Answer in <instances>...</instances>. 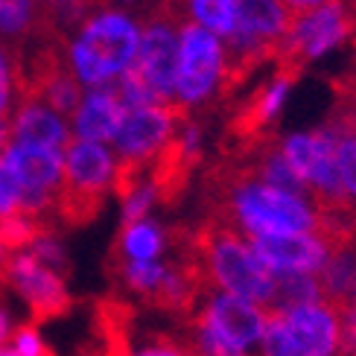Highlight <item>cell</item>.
Masks as SVG:
<instances>
[{
	"label": "cell",
	"instance_id": "1",
	"mask_svg": "<svg viewBox=\"0 0 356 356\" xmlns=\"http://www.w3.org/2000/svg\"><path fill=\"white\" fill-rule=\"evenodd\" d=\"M207 216L243 236L257 234H321L313 204L266 184L243 158H219L202 181Z\"/></svg>",
	"mask_w": 356,
	"mask_h": 356
},
{
	"label": "cell",
	"instance_id": "2",
	"mask_svg": "<svg viewBox=\"0 0 356 356\" xmlns=\"http://www.w3.org/2000/svg\"><path fill=\"white\" fill-rule=\"evenodd\" d=\"M190 245L213 286L263 307L272 304L275 272L254 254L243 234L207 216L196 228H190Z\"/></svg>",
	"mask_w": 356,
	"mask_h": 356
},
{
	"label": "cell",
	"instance_id": "3",
	"mask_svg": "<svg viewBox=\"0 0 356 356\" xmlns=\"http://www.w3.org/2000/svg\"><path fill=\"white\" fill-rule=\"evenodd\" d=\"M140 33L123 12L106 9L82 24L79 38L70 44V67L85 85H106L135 62Z\"/></svg>",
	"mask_w": 356,
	"mask_h": 356
},
{
	"label": "cell",
	"instance_id": "4",
	"mask_svg": "<svg viewBox=\"0 0 356 356\" xmlns=\"http://www.w3.org/2000/svg\"><path fill=\"white\" fill-rule=\"evenodd\" d=\"M114 184V158L106 146L70 140L65 149V175L56 193V216L65 225H88L106 204V193Z\"/></svg>",
	"mask_w": 356,
	"mask_h": 356
},
{
	"label": "cell",
	"instance_id": "5",
	"mask_svg": "<svg viewBox=\"0 0 356 356\" xmlns=\"http://www.w3.org/2000/svg\"><path fill=\"white\" fill-rule=\"evenodd\" d=\"M353 35L356 12L348 6V0H333V3H324L313 12L289 15L286 35L275 56V73L286 76L289 82H298L313 58Z\"/></svg>",
	"mask_w": 356,
	"mask_h": 356
},
{
	"label": "cell",
	"instance_id": "6",
	"mask_svg": "<svg viewBox=\"0 0 356 356\" xmlns=\"http://www.w3.org/2000/svg\"><path fill=\"white\" fill-rule=\"evenodd\" d=\"M222 76V41L196 21H184L178 29V67L175 99L187 108L216 97Z\"/></svg>",
	"mask_w": 356,
	"mask_h": 356
},
{
	"label": "cell",
	"instance_id": "7",
	"mask_svg": "<svg viewBox=\"0 0 356 356\" xmlns=\"http://www.w3.org/2000/svg\"><path fill=\"white\" fill-rule=\"evenodd\" d=\"M190 120H193V114L184 102L126 111L120 131H117V138H114L117 161H135V164L152 167V161L164 149V143L178 129H184Z\"/></svg>",
	"mask_w": 356,
	"mask_h": 356
},
{
	"label": "cell",
	"instance_id": "8",
	"mask_svg": "<svg viewBox=\"0 0 356 356\" xmlns=\"http://www.w3.org/2000/svg\"><path fill=\"white\" fill-rule=\"evenodd\" d=\"M175 29H181L178 21L164 18L161 12L149 9L146 24L140 29V47L135 56V65L140 76L155 94L158 106H175V67H178V38Z\"/></svg>",
	"mask_w": 356,
	"mask_h": 356
},
{
	"label": "cell",
	"instance_id": "9",
	"mask_svg": "<svg viewBox=\"0 0 356 356\" xmlns=\"http://www.w3.org/2000/svg\"><path fill=\"white\" fill-rule=\"evenodd\" d=\"M3 284L15 286L24 295L35 324L58 318L70 309V295L65 289L62 275L53 272L50 266H44L33 254H24V251L12 254V260L3 269Z\"/></svg>",
	"mask_w": 356,
	"mask_h": 356
},
{
	"label": "cell",
	"instance_id": "10",
	"mask_svg": "<svg viewBox=\"0 0 356 356\" xmlns=\"http://www.w3.org/2000/svg\"><path fill=\"white\" fill-rule=\"evenodd\" d=\"M199 158H202V126L196 120H190L164 143V149L155 155L149 167V184L161 204L170 207L184 196Z\"/></svg>",
	"mask_w": 356,
	"mask_h": 356
},
{
	"label": "cell",
	"instance_id": "11",
	"mask_svg": "<svg viewBox=\"0 0 356 356\" xmlns=\"http://www.w3.org/2000/svg\"><path fill=\"white\" fill-rule=\"evenodd\" d=\"M245 240L272 272L318 275L330 257V245L316 234H257Z\"/></svg>",
	"mask_w": 356,
	"mask_h": 356
},
{
	"label": "cell",
	"instance_id": "12",
	"mask_svg": "<svg viewBox=\"0 0 356 356\" xmlns=\"http://www.w3.org/2000/svg\"><path fill=\"white\" fill-rule=\"evenodd\" d=\"M199 321L245 353L254 345H260L266 330V313L260 309V304L245 301L240 295H228V292H216L199 313Z\"/></svg>",
	"mask_w": 356,
	"mask_h": 356
},
{
	"label": "cell",
	"instance_id": "13",
	"mask_svg": "<svg viewBox=\"0 0 356 356\" xmlns=\"http://www.w3.org/2000/svg\"><path fill=\"white\" fill-rule=\"evenodd\" d=\"M284 316L295 345H298V356H336V350L342 348L339 316L327 304H307Z\"/></svg>",
	"mask_w": 356,
	"mask_h": 356
},
{
	"label": "cell",
	"instance_id": "14",
	"mask_svg": "<svg viewBox=\"0 0 356 356\" xmlns=\"http://www.w3.org/2000/svg\"><path fill=\"white\" fill-rule=\"evenodd\" d=\"M12 140L18 146H41V149L65 155L73 138L62 117L50 111L44 102H18L12 114Z\"/></svg>",
	"mask_w": 356,
	"mask_h": 356
},
{
	"label": "cell",
	"instance_id": "15",
	"mask_svg": "<svg viewBox=\"0 0 356 356\" xmlns=\"http://www.w3.org/2000/svg\"><path fill=\"white\" fill-rule=\"evenodd\" d=\"M9 170L18 175V181L24 190L33 193H58L62 187V175H65V155L53 152V149H41V146H18L12 143L3 152Z\"/></svg>",
	"mask_w": 356,
	"mask_h": 356
},
{
	"label": "cell",
	"instance_id": "16",
	"mask_svg": "<svg viewBox=\"0 0 356 356\" xmlns=\"http://www.w3.org/2000/svg\"><path fill=\"white\" fill-rule=\"evenodd\" d=\"M126 117V106L117 88H97L85 99L79 111L73 114V129H76L79 140L88 143H106L114 140L117 131H120V123Z\"/></svg>",
	"mask_w": 356,
	"mask_h": 356
},
{
	"label": "cell",
	"instance_id": "17",
	"mask_svg": "<svg viewBox=\"0 0 356 356\" xmlns=\"http://www.w3.org/2000/svg\"><path fill=\"white\" fill-rule=\"evenodd\" d=\"M318 286H321V301L330 309L345 313V309L353 304V289H356V240L330 251L327 263L321 266Z\"/></svg>",
	"mask_w": 356,
	"mask_h": 356
},
{
	"label": "cell",
	"instance_id": "18",
	"mask_svg": "<svg viewBox=\"0 0 356 356\" xmlns=\"http://www.w3.org/2000/svg\"><path fill=\"white\" fill-rule=\"evenodd\" d=\"M236 24L280 50L289 24V9L284 0H236Z\"/></svg>",
	"mask_w": 356,
	"mask_h": 356
},
{
	"label": "cell",
	"instance_id": "19",
	"mask_svg": "<svg viewBox=\"0 0 356 356\" xmlns=\"http://www.w3.org/2000/svg\"><path fill=\"white\" fill-rule=\"evenodd\" d=\"M307 304H324L318 277L309 272H275V295L266 309L289 313V309H298Z\"/></svg>",
	"mask_w": 356,
	"mask_h": 356
},
{
	"label": "cell",
	"instance_id": "20",
	"mask_svg": "<svg viewBox=\"0 0 356 356\" xmlns=\"http://www.w3.org/2000/svg\"><path fill=\"white\" fill-rule=\"evenodd\" d=\"M164 245H167L164 231H161L155 222L143 219V222H138V225H129V228L120 231V240H117L114 254H120L126 260L149 263L164 251Z\"/></svg>",
	"mask_w": 356,
	"mask_h": 356
},
{
	"label": "cell",
	"instance_id": "21",
	"mask_svg": "<svg viewBox=\"0 0 356 356\" xmlns=\"http://www.w3.org/2000/svg\"><path fill=\"white\" fill-rule=\"evenodd\" d=\"M187 15L216 38H228L236 26V0H187Z\"/></svg>",
	"mask_w": 356,
	"mask_h": 356
},
{
	"label": "cell",
	"instance_id": "22",
	"mask_svg": "<svg viewBox=\"0 0 356 356\" xmlns=\"http://www.w3.org/2000/svg\"><path fill=\"white\" fill-rule=\"evenodd\" d=\"M330 88H333V111L327 114V120L342 126L356 138V67L342 73L339 79H330Z\"/></svg>",
	"mask_w": 356,
	"mask_h": 356
},
{
	"label": "cell",
	"instance_id": "23",
	"mask_svg": "<svg viewBox=\"0 0 356 356\" xmlns=\"http://www.w3.org/2000/svg\"><path fill=\"white\" fill-rule=\"evenodd\" d=\"M38 21L35 0H0V33L24 41Z\"/></svg>",
	"mask_w": 356,
	"mask_h": 356
},
{
	"label": "cell",
	"instance_id": "24",
	"mask_svg": "<svg viewBox=\"0 0 356 356\" xmlns=\"http://www.w3.org/2000/svg\"><path fill=\"white\" fill-rule=\"evenodd\" d=\"M263 356H298V345L289 333L286 316L280 309H266V330L260 339Z\"/></svg>",
	"mask_w": 356,
	"mask_h": 356
},
{
	"label": "cell",
	"instance_id": "25",
	"mask_svg": "<svg viewBox=\"0 0 356 356\" xmlns=\"http://www.w3.org/2000/svg\"><path fill=\"white\" fill-rule=\"evenodd\" d=\"M324 126H327L333 131V138H336V164H339V172H342L348 196L356 207V138L350 135V131H345L342 126L330 123V120H324Z\"/></svg>",
	"mask_w": 356,
	"mask_h": 356
},
{
	"label": "cell",
	"instance_id": "26",
	"mask_svg": "<svg viewBox=\"0 0 356 356\" xmlns=\"http://www.w3.org/2000/svg\"><path fill=\"white\" fill-rule=\"evenodd\" d=\"M21 196H24V187L18 181V175L9 170L6 161H0V216L18 213L21 211Z\"/></svg>",
	"mask_w": 356,
	"mask_h": 356
},
{
	"label": "cell",
	"instance_id": "27",
	"mask_svg": "<svg viewBox=\"0 0 356 356\" xmlns=\"http://www.w3.org/2000/svg\"><path fill=\"white\" fill-rule=\"evenodd\" d=\"M152 202H158V199H155V190H152V184H149V181H146L140 190H135V193H131V196L123 202V228L143 222V219H146V213H149Z\"/></svg>",
	"mask_w": 356,
	"mask_h": 356
},
{
	"label": "cell",
	"instance_id": "28",
	"mask_svg": "<svg viewBox=\"0 0 356 356\" xmlns=\"http://www.w3.org/2000/svg\"><path fill=\"white\" fill-rule=\"evenodd\" d=\"M196 333H199V348H202L204 356H251V353H245L240 348H234L231 342H225L216 330H211L199 318H196Z\"/></svg>",
	"mask_w": 356,
	"mask_h": 356
},
{
	"label": "cell",
	"instance_id": "29",
	"mask_svg": "<svg viewBox=\"0 0 356 356\" xmlns=\"http://www.w3.org/2000/svg\"><path fill=\"white\" fill-rule=\"evenodd\" d=\"M33 257H38L44 266H50V269L56 272V269H65V251H62V245H58V240L53 234H44V236H38V240L33 243V251H29Z\"/></svg>",
	"mask_w": 356,
	"mask_h": 356
},
{
	"label": "cell",
	"instance_id": "30",
	"mask_svg": "<svg viewBox=\"0 0 356 356\" xmlns=\"http://www.w3.org/2000/svg\"><path fill=\"white\" fill-rule=\"evenodd\" d=\"M15 353L18 356H53L47 348H44V342L38 339L33 324H24V327L15 330Z\"/></svg>",
	"mask_w": 356,
	"mask_h": 356
},
{
	"label": "cell",
	"instance_id": "31",
	"mask_svg": "<svg viewBox=\"0 0 356 356\" xmlns=\"http://www.w3.org/2000/svg\"><path fill=\"white\" fill-rule=\"evenodd\" d=\"M9 99H12V67H9V56L0 50V117H6Z\"/></svg>",
	"mask_w": 356,
	"mask_h": 356
},
{
	"label": "cell",
	"instance_id": "32",
	"mask_svg": "<svg viewBox=\"0 0 356 356\" xmlns=\"http://www.w3.org/2000/svg\"><path fill=\"white\" fill-rule=\"evenodd\" d=\"M284 3H286L289 15H301V12H313L324 3H333V0H284Z\"/></svg>",
	"mask_w": 356,
	"mask_h": 356
},
{
	"label": "cell",
	"instance_id": "33",
	"mask_svg": "<svg viewBox=\"0 0 356 356\" xmlns=\"http://www.w3.org/2000/svg\"><path fill=\"white\" fill-rule=\"evenodd\" d=\"M9 140H12V117L6 114V117H0V152H6L12 146Z\"/></svg>",
	"mask_w": 356,
	"mask_h": 356
},
{
	"label": "cell",
	"instance_id": "34",
	"mask_svg": "<svg viewBox=\"0 0 356 356\" xmlns=\"http://www.w3.org/2000/svg\"><path fill=\"white\" fill-rule=\"evenodd\" d=\"M138 356H184V353L178 350V348H170V345H158V348H146Z\"/></svg>",
	"mask_w": 356,
	"mask_h": 356
},
{
	"label": "cell",
	"instance_id": "35",
	"mask_svg": "<svg viewBox=\"0 0 356 356\" xmlns=\"http://www.w3.org/2000/svg\"><path fill=\"white\" fill-rule=\"evenodd\" d=\"M6 336H9V321H6V316L0 313V345L6 342Z\"/></svg>",
	"mask_w": 356,
	"mask_h": 356
},
{
	"label": "cell",
	"instance_id": "36",
	"mask_svg": "<svg viewBox=\"0 0 356 356\" xmlns=\"http://www.w3.org/2000/svg\"><path fill=\"white\" fill-rule=\"evenodd\" d=\"M350 309H353V313H356V289H353V304H350Z\"/></svg>",
	"mask_w": 356,
	"mask_h": 356
},
{
	"label": "cell",
	"instance_id": "37",
	"mask_svg": "<svg viewBox=\"0 0 356 356\" xmlns=\"http://www.w3.org/2000/svg\"><path fill=\"white\" fill-rule=\"evenodd\" d=\"M129 3H131V0H129Z\"/></svg>",
	"mask_w": 356,
	"mask_h": 356
}]
</instances>
